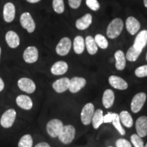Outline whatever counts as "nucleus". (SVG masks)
<instances>
[{"instance_id": "1", "label": "nucleus", "mask_w": 147, "mask_h": 147, "mask_svg": "<svg viewBox=\"0 0 147 147\" xmlns=\"http://www.w3.org/2000/svg\"><path fill=\"white\" fill-rule=\"evenodd\" d=\"M123 29V22L122 19L116 18L108 25L106 30V34L110 39H115L121 34Z\"/></svg>"}, {"instance_id": "2", "label": "nucleus", "mask_w": 147, "mask_h": 147, "mask_svg": "<svg viewBox=\"0 0 147 147\" xmlns=\"http://www.w3.org/2000/svg\"><path fill=\"white\" fill-rule=\"evenodd\" d=\"M76 136V129L72 125H64L63 129L57 137L59 141L63 144H69L72 142Z\"/></svg>"}, {"instance_id": "3", "label": "nucleus", "mask_w": 147, "mask_h": 147, "mask_svg": "<svg viewBox=\"0 0 147 147\" xmlns=\"http://www.w3.org/2000/svg\"><path fill=\"white\" fill-rule=\"evenodd\" d=\"M16 111L14 108H9L5 110L0 118V125L4 129L12 127L16 118Z\"/></svg>"}, {"instance_id": "4", "label": "nucleus", "mask_w": 147, "mask_h": 147, "mask_svg": "<svg viewBox=\"0 0 147 147\" xmlns=\"http://www.w3.org/2000/svg\"><path fill=\"white\" fill-rule=\"evenodd\" d=\"M64 125L61 121L58 119H53L47 123V132L51 138H57L63 129Z\"/></svg>"}, {"instance_id": "5", "label": "nucleus", "mask_w": 147, "mask_h": 147, "mask_svg": "<svg viewBox=\"0 0 147 147\" xmlns=\"http://www.w3.org/2000/svg\"><path fill=\"white\" fill-rule=\"evenodd\" d=\"M94 113L95 106L92 103H87L83 106L80 113V120L84 125H89L91 123Z\"/></svg>"}, {"instance_id": "6", "label": "nucleus", "mask_w": 147, "mask_h": 147, "mask_svg": "<svg viewBox=\"0 0 147 147\" xmlns=\"http://www.w3.org/2000/svg\"><path fill=\"white\" fill-rule=\"evenodd\" d=\"M146 100V95L144 92L137 93L134 95L131 102V110L132 113H138L144 106Z\"/></svg>"}, {"instance_id": "7", "label": "nucleus", "mask_w": 147, "mask_h": 147, "mask_svg": "<svg viewBox=\"0 0 147 147\" xmlns=\"http://www.w3.org/2000/svg\"><path fill=\"white\" fill-rule=\"evenodd\" d=\"M17 85L20 90L28 94H32L36 90V85L34 80L26 77L20 78L17 82Z\"/></svg>"}, {"instance_id": "8", "label": "nucleus", "mask_w": 147, "mask_h": 147, "mask_svg": "<svg viewBox=\"0 0 147 147\" xmlns=\"http://www.w3.org/2000/svg\"><path fill=\"white\" fill-rule=\"evenodd\" d=\"M20 23L23 29H26L27 32L33 33L36 29V23L34 18L29 12H24L20 17Z\"/></svg>"}, {"instance_id": "9", "label": "nucleus", "mask_w": 147, "mask_h": 147, "mask_svg": "<svg viewBox=\"0 0 147 147\" xmlns=\"http://www.w3.org/2000/svg\"><path fill=\"white\" fill-rule=\"evenodd\" d=\"M71 48V41L69 38L64 37L61 39L56 47L57 54L59 56H65L69 53Z\"/></svg>"}, {"instance_id": "10", "label": "nucleus", "mask_w": 147, "mask_h": 147, "mask_svg": "<svg viewBox=\"0 0 147 147\" xmlns=\"http://www.w3.org/2000/svg\"><path fill=\"white\" fill-rule=\"evenodd\" d=\"M87 80L82 77L75 76L69 80V91L71 93H76L85 87Z\"/></svg>"}, {"instance_id": "11", "label": "nucleus", "mask_w": 147, "mask_h": 147, "mask_svg": "<svg viewBox=\"0 0 147 147\" xmlns=\"http://www.w3.org/2000/svg\"><path fill=\"white\" fill-rule=\"evenodd\" d=\"M39 53L38 50L35 47H29L24 51L23 57L27 63H34L38 61Z\"/></svg>"}, {"instance_id": "12", "label": "nucleus", "mask_w": 147, "mask_h": 147, "mask_svg": "<svg viewBox=\"0 0 147 147\" xmlns=\"http://www.w3.org/2000/svg\"><path fill=\"white\" fill-rule=\"evenodd\" d=\"M16 104L18 107L24 110H30L33 108L34 103L30 97L27 95H19L16 97Z\"/></svg>"}, {"instance_id": "13", "label": "nucleus", "mask_w": 147, "mask_h": 147, "mask_svg": "<svg viewBox=\"0 0 147 147\" xmlns=\"http://www.w3.org/2000/svg\"><path fill=\"white\" fill-rule=\"evenodd\" d=\"M16 8L14 5L11 2L6 3L3 6V16L6 23H12L15 18Z\"/></svg>"}, {"instance_id": "14", "label": "nucleus", "mask_w": 147, "mask_h": 147, "mask_svg": "<svg viewBox=\"0 0 147 147\" xmlns=\"http://www.w3.org/2000/svg\"><path fill=\"white\" fill-rule=\"evenodd\" d=\"M108 82L110 85L116 89L123 91L128 88V83L127 81L118 76H115V75L110 76L108 78Z\"/></svg>"}, {"instance_id": "15", "label": "nucleus", "mask_w": 147, "mask_h": 147, "mask_svg": "<svg viewBox=\"0 0 147 147\" xmlns=\"http://www.w3.org/2000/svg\"><path fill=\"white\" fill-rule=\"evenodd\" d=\"M69 80L70 79L67 77L57 79L53 83V89L58 93H63L69 89Z\"/></svg>"}, {"instance_id": "16", "label": "nucleus", "mask_w": 147, "mask_h": 147, "mask_svg": "<svg viewBox=\"0 0 147 147\" xmlns=\"http://www.w3.org/2000/svg\"><path fill=\"white\" fill-rule=\"evenodd\" d=\"M136 129L137 134L141 138L147 135V117L141 116L136 121Z\"/></svg>"}, {"instance_id": "17", "label": "nucleus", "mask_w": 147, "mask_h": 147, "mask_svg": "<svg viewBox=\"0 0 147 147\" xmlns=\"http://www.w3.org/2000/svg\"><path fill=\"white\" fill-rule=\"evenodd\" d=\"M147 44V30H142L138 34L134 40L133 47L142 52Z\"/></svg>"}, {"instance_id": "18", "label": "nucleus", "mask_w": 147, "mask_h": 147, "mask_svg": "<svg viewBox=\"0 0 147 147\" xmlns=\"http://www.w3.org/2000/svg\"><path fill=\"white\" fill-rule=\"evenodd\" d=\"M68 70V65L63 61H59L55 63L51 68V71L55 76L63 75Z\"/></svg>"}, {"instance_id": "19", "label": "nucleus", "mask_w": 147, "mask_h": 147, "mask_svg": "<svg viewBox=\"0 0 147 147\" xmlns=\"http://www.w3.org/2000/svg\"><path fill=\"white\" fill-rule=\"evenodd\" d=\"M126 29L130 34L135 35L140 29V23L136 18L129 16L126 20Z\"/></svg>"}, {"instance_id": "20", "label": "nucleus", "mask_w": 147, "mask_h": 147, "mask_svg": "<svg viewBox=\"0 0 147 147\" xmlns=\"http://www.w3.org/2000/svg\"><path fill=\"white\" fill-rule=\"evenodd\" d=\"M7 45L11 49H16L20 45V38L14 31H8L5 36Z\"/></svg>"}, {"instance_id": "21", "label": "nucleus", "mask_w": 147, "mask_h": 147, "mask_svg": "<svg viewBox=\"0 0 147 147\" xmlns=\"http://www.w3.org/2000/svg\"><path fill=\"white\" fill-rule=\"evenodd\" d=\"M115 100V93L113 90L106 89L104 91L102 96V104L104 108L106 109L111 108L113 106Z\"/></svg>"}, {"instance_id": "22", "label": "nucleus", "mask_w": 147, "mask_h": 147, "mask_svg": "<svg viewBox=\"0 0 147 147\" xmlns=\"http://www.w3.org/2000/svg\"><path fill=\"white\" fill-rule=\"evenodd\" d=\"M116 61L115 67L119 71L123 70L126 65V57L124 53L121 50H118L115 53Z\"/></svg>"}, {"instance_id": "23", "label": "nucleus", "mask_w": 147, "mask_h": 147, "mask_svg": "<svg viewBox=\"0 0 147 147\" xmlns=\"http://www.w3.org/2000/svg\"><path fill=\"white\" fill-rule=\"evenodd\" d=\"M92 23V16L90 14H86L78 19L76 22V27L79 30H85Z\"/></svg>"}, {"instance_id": "24", "label": "nucleus", "mask_w": 147, "mask_h": 147, "mask_svg": "<svg viewBox=\"0 0 147 147\" xmlns=\"http://www.w3.org/2000/svg\"><path fill=\"white\" fill-rule=\"evenodd\" d=\"M119 119L123 125L127 128H131L134 125V120L131 115L127 110H123L119 114Z\"/></svg>"}, {"instance_id": "25", "label": "nucleus", "mask_w": 147, "mask_h": 147, "mask_svg": "<svg viewBox=\"0 0 147 147\" xmlns=\"http://www.w3.org/2000/svg\"><path fill=\"white\" fill-rule=\"evenodd\" d=\"M91 123L93 125V127L95 129H97L104 123V113L102 110L97 109L95 110Z\"/></svg>"}, {"instance_id": "26", "label": "nucleus", "mask_w": 147, "mask_h": 147, "mask_svg": "<svg viewBox=\"0 0 147 147\" xmlns=\"http://www.w3.org/2000/svg\"><path fill=\"white\" fill-rule=\"evenodd\" d=\"M84 43H85L86 49H87V52L89 53V54L91 55L96 54L97 51H98V47H97L96 43H95L94 38H93L91 36H87Z\"/></svg>"}, {"instance_id": "27", "label": "nucleus", "mask_w": 147, "mask_h": 147, "mask_svg": "<svg viewBox=\"0 0 147 147\" xmlns=\"http://www.w3.org/2000/svg\"><path fill=\"white\" fill-rule=\"evenodd\" d=\"M74 51L77 55H80L84 52V47H85V43L84 40L82 36H78L74 40Z\"/></svg>"}, {"instance_id": "28", "label": "nucleus", "mask_w": 147, "mask_h": 147, "mask_svg": "<svg viewBox=\"0 0 147 147\" xmlns=\"http://www.w3.org/2000/svg\"><path fill=\"white\" fill-rule=\"evenodd\" d=\"M34 140L30 134H25L20 138L18 143V147H32Z\"/></svg>"}, {"instance_id": "29", "label": "nucleus", "mask_w": 147, "mask_h": 147, "mask_svg": "<svg viewBox=\"0 0 147 147\" xmlns=\"http://www.w3.org/2000/svg\"><path fill=\"white\" fill-rule=\"evenodd\" d=\"M141 51H140L137 49H136L133 46L128 49L127 54L125 55L126 59L130 62L136 61L139 57V56L141 54Z\"/></svg>"}, {"instance_id": "30", "label": "nucleus", "mask_w": 147, "mask_h": 147, "mask_svg": "<svg viewBox=\"0 0 147 147\" xmlns=\"http://www.w3.org/2000/svg\"><path fill=\"white\" fill-rule=\"evenodd\" d=\"M94 40L97 47L102 49H106L108 47V42L106 38L102 34H97Z\"/></svg>"}, {"instance_id": "31", "label": "nucleus", "mask_w": 147, "mask_h": 147, "mask_svg": "<svg viewBox=\"0 0 147 147\" xmlns=\"http://www.w3.org/2000/svg\"><path fill=\"white\" fill-rule=\"evenodd\" d=\"M112 123H113V125L114 126L116 129L119 131V133L121 134V135L124 136L125 134V130L124 129L122 125H121V123L120 121V119H119V114H116L115 118L113 119V120L112 121Z\"/></svg>"}, {"instance_id": "32", "label": "nucleus", "mask_w": 147, "mask_h": 147, "mask_svg": "<svg viewBox=\"0 0 147 147\" xmlns=\"http://www.w3.org/2000/svg\"><path fill=\"white\" fill-rule=\"evenodd\" d=\"M53 8L57 14H62L65 10L63 0H53Z\"/></svg>"}, {"instance_id": "33", "label": "nucleus", "mask_w": 147, "mask_h": 147, "mask_svg": "<svg viewBox=\"0 0 147 147\" xmlns=\"http://www.w3.org/2000/svg\"><path fill=\"white\" fill-rule=\"evenodd\" d=\"M131 142L134 145V147H144V142H143L142 138L139 136L137 134H132L130 137Z\"/></svg>"}, {"instance_id": "34", "label": "nucleus", "mask_w": 147, "mask_h": 147, "mask_svg": "<svg viewBox=\"0 0 147 147\" xmlns=\"http://www.w3.org/2000/svg\"><path fill=\"white\" fill-rule=\"evenodd\" d=\"M135 75L138 78H144L147 76V65L140 66L135 70Z\"/></svg>"}, {"instance_id": "35", "label": "nucleus", "mask_w": 147, "mask_h": 147, "mask_svg": "<svg viewBox=\"0 0 147 147\" xmlns=\"http://www.w3.org/2000/svg\"><path fill=\"white\" fill-rule=\"evenodd\" d=\"M86 4L93 11H97L100 8V3L97 0H86Z\"/></svg>"}, {"instance_id": "36", "label": "nucleus", "mask_w": 147, "mask_h": 147, "mask_svg": "<svg viewBox=\"0 0 147 147\" xmlns=\"http://www.w3.org/2000/svg\"><path fill=\"white\" fill-rule=\"evenodd\" d=\"M117 147H132L131 143L125 138H119L116 141Z\"/></svg>"}, {"instance_id": "37", "label": "nucleus", "mask_w": 147, "mask_h": 147, "mask_svg": "<svg viewBox=\"0 0 147 147\" xmlns=\"http://www.w3.org/2000/svg\"><path fill=\"white\" fill-rule=\"evenodd\" d=\"M116 114L115 113H108L106 115H104V123H111L113 119L115 118Z\"/></svg>"}, {"instance_id": "38", "label": "nucleus", "mask_w": 147, "mask_h": 147, "mask_svg": "<svg viewBox=\"0 0 147 147\" xmlns=\"http://www.w3.org/2000/svg\"><path fill=\"white\" fill-rule=\"evenodd\" d=\"M82 0H68L69 5L72 9H78L81 4Z\"/></svg>"}, {"instance_id": "39", "label": "nucleus", "mask_w": 147, "mask_h": 147, "mask_svg": "<svg viewBox=\"0 0 147 147\" xmlns=\"http://www.w3.org/2000/svg\"><path fill=\"white\" fill-rule=\"evenodd\" d=\"M34 147H51V145L49 143L45 142H42L37 144Z\"/></svg>"}, {"instance_id": "40", "label": "nucleus", "mask_w": 147, "mask_h": 147, "mask_svg": "<svg viewBox=\"0 0 147 147\" xmlns=\"http://www.w3.org/2000/svg\"><path fill=\"white\" fill-rule=\"evenodd\" d=\"M4 88H5V83L4 82H3V79L0 77V93L3 91Z\"/></svg>"}, {"instance_id": "41", "label": "nucleus", "mask_w": 147, "mask_h": 147, "mask_svg": "<svg viewBox=\"0 0 147 147\" xmlns=\"http://www.w3.org/2000/svg\"><path fill=\"white\" fill-rule=\"evenodd\" d=\"M27 2L30 3H36L39 2V1H41V0H26Z\"/></svg>"}, {"instance_id": "42", "label": "nucleus", "mask_w": 147, "mask_h": 147, "mask_svg": "<svg viewBox=\"0 0 147 147\" xmlns=\"http://www.w3.org/2000/svg\"><path fill=\"white\" fill-rule=\"evenodd\" d=\"M144 6L147 8V0H144Z\"/></svg>"}, {"instance_id": "43", "label": "nucleus", "mask_w": 147, "mask_h": 147, "mask_svg": "<svg viewBox=\"0 0 147 147\" xmlns=\"http://www.w3.org/2000/svg\"><path fill=\"white\" fill-rule=\"evenodd\" d=\"M1 49L0 47V59H1Z\"/></svg>"}, {"instance_id": "44", "label": "nucleus", "mask_w": 147, "mask_h": 147, "mask_svg": "<svg viewBox=\"0 0 147 147\" xmlns=\"http://www.w3.org/2000/svg\"><path fill=\"white\" fill-rule=\"evenodd\" d=\"M146 61H147V53H146Z\"/></svg>"}, {"instance_id": "45", "label": "nucleus", "mask_w": 147, "mask_h": 147, "mask_svg": "<svg viewBox=\"0 0 147 147\" xmlns=\"http://www.w3.org/2000/svg\"><path fill=\"white\" fill-rule=\"evenodd\" d=\"M144 147H147V143H146V144L144 146Z\"/></svg>"}, {"instance_id": "46", "label": "nucleus", "mask_w": 147, "mask_h": 147, "mask_svg": "<svg viewBox=\"0 0 147 147\" xmlns=\"http://www.w3.org/2000/svg\"><path fill=\"white\" fill-rule=\"evenodd\" d=\"M108 147H113V146H108Z\"/></svg>"}]
</instances>
